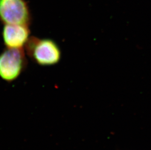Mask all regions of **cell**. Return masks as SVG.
Segmentation results:
<instances>
[{"label":"cell","mask_w":151,"mask_h":150,"mask_svg":"<svg viewBox=\"0 0 151 150\" xmlns=\"http://www.w3.org/2000/svg\"><path fill=\"white\" fill-rule=\"evenodd\" d=\"M25 48L29 57L41 66L55 65L61 59L60 47L54 40L50 39L30 37Z\"/></svg>","instance_id":"6da1fadb"},{"label":"cell","mask_w":151,"mask_h":150,"mask_svg":"<svg viewBox=\"0 0 151 150\" xmlns=\"http://www.w3.org/2000/svg\"><path fill=\"white\" fill-rule=\"evenodd\" d=\"M27 66L23 49L6 48L0 54V77L11 82L16 80Z\"/></svg>","instance_id":"7a4b0ae2"},{"label":"cell","mask_w":151,"mask_h":150,"mask_svg":"<svg viewBox=\"0 0 151 150\" xmlns=\"http://www.w3.org/2000/svg\"><path fill=\"white\" fill-rule=\"evenodd\" d=\"M32 15L25 0H0V21L4 24L29 26Z\"/></svg>","instance_id":"3957f363"},{"label":"cell","mask_w":151,"mask_h":150,"mask_svg":"<svg viewBox=\"0 0 151 150\" xmlns=\"http://www.w3.org/2000/svg\"><path fill=\"white\" fill-rule=\"evenodd\" d=\"M29 26L19 24H4L3 41L7 48L23 49L30 38Z\"/></svg>","instance_id":"277c9868"}]
</instances>
